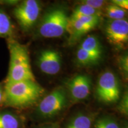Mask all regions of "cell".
I'll list each match as a JSON object with an SVG mask.
<instances>
[{
  "mask_svg": "<svg viewBox=\"0 0 128 128\" xmlns=\"http://www.w3.org/2000/svg\"><path fill=\"white\" fill-rule=\"evenodd\" d=\"M76 56L78 63L82 65H93L99 61L88 52L80 48L77 50Z\"/></svg>",
  "mask_w": 128,
  "mask_h": 128,
  "instance_id": "cell-17",
  "label": "cell"
},
{
  "mask_svg": "<svg viewBox=\"0 0 128 128\" xmlns=\"http://www.w3.org/2000/svg\"><path fill=\"white\" fill-rule=\"evenodd\" d=\"M44 92L45 90L36 81L5 83L2 103L6 106L18 109L26 108L34 105Z\"/></svg>",
  "mask_w": 128,
  "mask_h": 128,
  "instance_id": "cell-1",
  "label": "cell"
},
{
  "mask_svg": "<svg viewBox=\"0 0 128 128\" xmlns=\"http://www.w3.org/2000/svg\"><path fill=\"white\" fill-rule=\"evenodd\" d=\"M13 33V26L9 16L0 9V37H11Z\"/></svg>",
  "mask_w": 128,
  "mask_h": 128,
  "instance_id": "cell-14",
  "label": "cell"
},
{
  "mask_svg": "<svg viewBox=\"0 0 128 128\" xmlns=\"http://www.w3.org/2000/svg\"><path fill=\"white\" fill-rule=\"evenodd\" d=\"M4 86L2 84L0 83V104L2 103L4 100Z\"/></svg>",
  "mask_w": 128,
  "mask_h": 128,
  "instance_id": "cell-23",
  "label": "cell"
},
{
  "mask_svg": "<svg viewBox=\"0 0 128 128\" xmlns=\"http://www.w3.org/2000/svg\"><path fill=\"white\" fill-rule=\"evenodd\" d=\"M107 16L112 20H123L124 19L126 14V10L121 8L114 4L108 5L106 8Z\"/></svg>",
  "mask_w": 128,
  "mask_h": 128,
  "instance_id": "cell-16",
  "label": "cell"
},
{
  "mask_svg": "<svg viewBox=\"0 0 128 128\" xmlns=\"http://www.w3.org/2000/svg\"><path fill=\"white\" fill-rule=\"evenodd\" d=\"M94 128H120L114 118L110 116H103L96 121Z\"/></svg>",
  "mask_w": 128,
  "mask_h": 128,
  "instance_id": "cell-18",
  "label": "cell"
},
{
  "mask_svg": "<svg viewBox=\"0 0 128 128\" xmlns=\"http://www.w3.org/2000/svg\"><path fill=\"white\" fill-rule=\"evenodd\" d=\"M119 108L120 113H124V114H128V94L126 93L123 97L122 100H121L119 106Z\"/></svg>",
  "mask_w": 128,
  "mask_h": 128,
  "instance_id": "cell-21",
  "label": "cell"
},
{
  "mask_svg": "<svg viewBox=\"0 0 128 128\" xmlns=\"http://www.w3.org/2000/svg\"><path fill=\"white\" fill-rule=\"evenodd\" d=\"M40 10V6L37 1L26 0L17 6L13 13L20 28L26 31L31 28L36 23Z\"/></svg>",
  "mask_w": 128,
  "mask_h": 128,
  "instance_id": "cell-6",
  "label": "cell"
},
{
  "mask_svg": "<svg viewBox=\"0 0 128 128\" xmlns=\"http://www.w3.org/2000/svg\"><path fill=\"white\" fill-rule=\"evenodd\" d=\"M119 64L120 70L127 75L128 71V58L127 55L120 58L119 59Z\"/></svg>",
  "mask_w": 128,
  "mask_h": 128,
  "instance_id": "cell-20",
  "label": "cell"
},
{
  "mask_svg": "<svg viewBox=\"0 0 128 128\" xmlns=\"http://www.w3.org/2000/svg\"><path fill=\"white\" fill-rule=\"evenodd\" d=\"M17 1H2V4H10V5H14L17 4Z\"/></svg>",
  "mask_w": 128,
  "mask_h": 128,
  "instance_id": "cell-25",
  "label": "cell"
},
{
  "mask_svg": "<svg viewBox=\"0 0 128 128\" xmlns=\"http://www.w3.org/2000/svg\"><path fill=\"white\" fill-rule=\"evenodd\" d=\"M106 36L110 44L117 48L125 46L128 42V22L125 19L111 20L105 28Z\"/></svg>",
  "mask_w": 128,
  "mask_h": 128,
  "instance_id": "cell-8",
  "label": "cell"
},
{
  "mask_svg": "<svg viewBox=\"0 0 128 128\" xmlns=\"http://www.w3.org/2000/svg\"><path fill=\"white\" fill-rule=\"evenodd\" d=\"M92 84V79L88 76L79 74L68 80L66 86L72 99L81 101L87 98L90 95Z\"/></svg>",
  "mask_w": 128,
  "mask_h": 128,
  "instance_id": "cell-9",
  "label": "cell"
},
{
  "mask_svg": "<svg viewBox=\"0 0 128 128\" xmlns=\"http://www.w3.org/2000/svg\"><path fill=\"white\" fill-rule=\"evenodd\" d=\"M92 116L84 113H79L70 120L66 128H92Z\"/></svg>",
  "mask_w": 128,
  "mask_h": 128,
  "instance_id": "cell-13",
  "label": "cell"
},
{
  "mask_svg": "<svg viewBox=\"0 0 128 128\" xmlns=\"http://www.w3.org/2000/svg\"><path fill=\"white\" fill-rule=\"evenodd\" d=\"M67 104L66 92L62 88L55 89L44 97L38 107L40 116L50 118L62 112Z\"/></svg>",
  "mask_w": 128,
  "mask_h": 128,
  "instance_id": "cell-5",
  "label": "cell"
},
{
  "mask_svg": "<svg viewBox=\"0 0 128 128\" xmlns=\"http://www.w3.org/2000/svg\"><path fill=\"white\" fill-rule=\"evenodd\" d=\"M96 94L100 102L106 104L116 103L119 100L120 85L114 73L106 71L100 75L96 86Z\"/></svg>",
  "mask_w": 128,
  "mask_h": 128,
  "instance_id": "cell-4",
  "label": "cell"
},
{
  "mask_svg": "<svg viewBox=\"0 0 128 128\" xmlns=\"http://www.w3.org/2000/svg\"><path fill=\"white\" fill-rule=\"evenodd\" d=\"M38 66L42 72L48 75H56L61 68V58L58 51L46 49L40 53Z\"/></svg>",
  "mask_w": 128,
  "mask_h": 128,
  "instance_id": "cell-10",
  "label": "cell"
},
{
  "mask_svg": "<svg viewBox=\"0 0 128 128\" xmlns=\"http://www.w3.org/2000/svg\"><path fill=\"white\" fill-rule=\"evenodd\" d=\"M21 120L16 113L7 110L0 111V128H20Z\"/></svg>",
  "mask_w": 128,
  "mask_h": 128,
  "instance_id": "cell-12",
  "label": "cell"
},
{
  "mask_svg": "<svg viewBox=\"0 0 128 128\" xmlns=\"http://www.w3.org/2000/svg\"><path fill=\"white\" fill-rule=\"evenodd\" d=\"M80 48L87 51L98 60H100L103 55V48L100 42L94 35H89L82 42Z\"/></svg>",
  "mask_w": 128,
  "mask_h": 128,
  "instance_id": "cell-11",
  "label": "cell"
},
{
  "mask_svg": "<svg viewBox=\"0 0 128 128\" xmlns=\"http://www.w3.org/2000/svg\"><path fill=\"white\" fill-rule=\"evenodd\" d=\"M100 17L97 16L69 18L67 31L70 34L69 42L74 44L84 34L94 29L100 23Z\"/></svg>",
  "mask_w": 128,
  "mask_h": 128,
  "instance_id": "cell-7",
  "label": "cell"
},
{
  "mask_svg": "<svg viewBox=\"0 0 128 128\" xmlns=\"http://www.w3.org/2000/svg\"><path fill=\"white\" fill-rule=\"evenodd\" d=\"M101 11L97 10L89 6L82 4L76 7L73 11L72 14L70 18H77L81 17H88V16H101Z\"/></svg>",
  "mask_w": 128,
  "mask_h": 128,
  "instance_id": "cell-15",
  "label": "cell"
},
{
  "mask_svg": "<svg viewBox=\"0 0 128 128\" xmlns=\"http://www.w3.org/2000/svg\"><path fill=\"white\" fill-rule=\"evenodd\" d=\"M10 52L9 70L5 83L26 80L36 81L32 70L29 53L26 46L12 38L8 40Z\"/></svg>",
  "mask_w": 128,
  "mask_h": 128,
  "instance_id": "cell-2",
  "label": "cell"
},
{
  "mask_svg": "<svg viewBox=\"0 0 128 128\" xmlns=\"http://www.w3.org/2000/svg\"><path fill=\"white\" fill-rule=\"evenodd\" d=\"M39 128H59V125L57 124H49L41 126Z\"/></svg>",
  "mask_w": 128,
  "mask_h": 128,
  "instance_id": "cell-24",
  "label": "cell"
},
{
  "mask_svg": "<svg viewBox=\"0 0 128 128\" xmlns=\"http://www.w3.org/2000/svg\"><path fill=\"white\" fill-rule=\"evenodd\" d=\"M69 18L64 10H52L44 16L39 28L40 34L46 38L61 37L67 31Z\"/></svg>",
  "mask_w": 128,
  "mask_h": 128,
  "instance_id": "cell-3",
  "label": "cell"
},
{
  "mask_svg": "<svg viewBox=\"0 0 128 128\" xmlns=\"http://www.w3.org/2000/svg\"><path fill=\"white\" fill-rule=\"evenodd\" d=\"M124 128H128V126L127 125H125V126H124Z\"/></svg>",
  "mask_w": 128,
  "mask_h": 128,
  "instance_id": "cell-26",
  "label": "cell"
},
{
  "mask_svg": "<svg viewBox=\"0 0 128 128\" xmlns=\"http://www.w3.org/2000/svg\"><path fill=\"white\" fill-rule=\"evenodd\" d=\"M112 4L125 10H127L128 9V0H113L112 1Z\"/></svg>",
  "mask_w": 128,
  "mask_h": 128,
  "instance_id": "cell-22",
  "label": "cell"
},
{
  "mask_svg": "<svg viewBox=\"0 0 128 128\" xmlns=\"http://www.w3.org/2000/svg\"><path fill=\"white\" fill-rule=\"evenodd\" d=\"M106 1L103 0H86L83 1L82 4L87 5L92 8L100 11V9L104 7Z\"/></svg>",
  "mask_w": 128,
  "mask_h": 128,
  "instance_id": "cell-19",
  "label": "cell"
}]
</instances>
